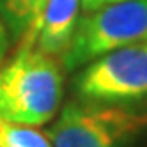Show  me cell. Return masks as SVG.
Returning <instances> with one entry per match:
<instances>
[{
    "label": "cell",
    "mask_w": 147,
    "mask_h": 147,
    "mask_svg": "<svg viewBox=\"0 0 147 147\" xmlns=\"http://www.w3.org/2000/svg\"><path fill=\"white\" fill-rule=\"evenodd\" d=\"M80 0H46L36 25L20 39V45L62 57L80 20Z\"/></svg>",
    "instance_id": "obj_5"
},
{
    "label": "cell",
    "mask_w": 147,
    "mask_h": 147,
    "mask_svg": "<svg viewBox=\"0 0 147 147\" xmlns=\"http://www.w3.org/2000/svg\"><path fill=\"white\" fill-rule=\"evenodd\" d=\"M82 2V7L85 13H90V11H96V9L103 7L105 5V0H80Z\"/></svg>",
    "instance_id": "obj_9"
},
{
    "label": "cell",
    "mask_w": 147,
    "mask_h": 147,
    "mask_svg": "<svg viewBox=\"0 0 147 147\" xmlns=\"http://www.w3.org/2000/svg\"><path fill=\"white\" fill-rule=\"evenodd\" d=\"M147 133V108L131 103L69 101L48 131L51 147H136Z\"/></svg>",
    "instance_id": "obj_2"
},
{
    "label": "cell",
    "mask_w": 147,
    "mask_h": 147,
    "mask_svg": "<svg viewBox=\"0 0 147 147\" xmlns=\"http://www.w3.org/2000/svg\"><path fill=\"white\" fill-rule=\"evenodd\" d=\"M112 2H122V0H105V4H112Z\"/></svg>",
    "instance_id": "obj_10"
},
{
    "label": "cell",
    "mask_w": 147,
    "mask_h": 147,
    "mask_svg": "<svg viewBox=\"0 0 147 147\" xmlns=\"http://www.w3.org/2000/svg\"><path fill=\"white\" fill-rule=\"evenodd\" d=\"M147 41V0L105 4L80 16L67 50L62 55L66 71L83 67L108 51Z\"/></svg>",
    "instance_id": "obj_3"
},
{
    "label": "cell",
    "mask_w": 147,
    "mask_h": 147,
    "mask_svg": "<svg viewBox=\"0 0 147 147\" xmlns=\"http://www.w3.org/2000/svg\"><path fill=\"white\" fill-rule=\"evenodd\" d=\"M7 48H9V30L4 23L2 16H0V64L4 62V57L7 53Z\"/></svg>",
    "instance_id": "obj_8"
},
{
    "label": "cell",
    "mask_w": 147,
    "mask_h": 147,
    "mask_svg": "<svg viewBox=\"0 0 147 147\" xmlns=\"http://www.w3.org/2000/svg\"><path fill=\"white\" fill-rule=\"evenodd\" d=\"M0 147H51V142L32 126L0 119Z\"/></svg>",
    "instance_id": "obj_7"
},
{
    "label": "cell",
    "mask_w": 147,
    "mask_h": 147,
    "mask_svg": "<svg viewBox=\"0 0 147 147\" xmlns=\"http://www.w3.org/2000/svg\"><path fill=\"white\" fill-rule=\"evenodd\" d=\"M46 0H0V16L9 36L22 39L37 22Z\"/></svg>",
    "instance_id": "obj_6"
},
{
    "label": "cell",
    "mask_w": 147,
    "mask_h": 147,
    "mask_svg": "<svg viewBox=\"0 0 147 147\" xmlns=\"http://www.w3.org/2000/svg\"><path fill=\"white\" fill-rule=\"evenodd\" d=\"M64 96V73L57 57L20 45L0 67V119L43 126L55 117Z\"/></svg>",
    "instance_id": "obj_1"
},
{
    "label": "cell",
    "mask_w": 147,
    "mask_h": 147,
    "mask_svg": "<svg viewBox=\"0 0 147 147\" xmlns=\"http://www.w3.org/2000/svg\"><path fill=\"white\" fill-rule=\"evenodd\" d=\"M80 99L135 103L147 98V41L108 51L85 64L76 78Z\"/></svg>",
    "instance_id": "obj_4"
}]
</instances>
